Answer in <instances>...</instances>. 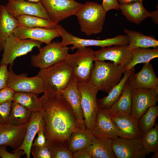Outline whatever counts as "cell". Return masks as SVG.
<instances>
[{
	"instance_id": "6da1fadb",
	"label": "cell",
	"mask_w": 158,
	"mask_h": 158,
	"mask_svg": "<svg viewBox=\"0 0 158 158\" xmlns=\"http://www.w3.org/2000/svg\"><path fill=\"white\" fill-rule=\"evenodd\" d=\"M39 98L47 146L62 145L68 148L71 134L79 129L72 108L61 94H44Z\"/></svg>"
},
{
	"instance_id": "7a4b0ae2",
	"label": "cell",
	"mask_w": 158,
	"mask_h": 158,
	"mask_svg": "<svg viewBox=\"0 0 158 158\" xmlns=\"http://www.w3.org/2000/svg\"><path fill=\"white\" fill-rule=\"evenodd\" d=\"M37 75L42 80L44 94H61L73 77L72 70L64 60L48 68L41 69Z\"/></svg>"
},
{
	"instance_id": "3957f363",
	"label": "cell",
	"mask_w": 158,
	"mask_h": 158,
	"mask_svg": "<svg viewBox=\"0 0 158 158\" xmlns=\"http://www.w3.org/2000/svg\"><path fill=\"white\" fill-rule=\"evenodd\" d=\"M90 82L99 90L108 93L119 82L125 67L113 62L94 60Z\"/></svg>"
},
{
	"instance_id": "277c9868",
	"label": "cell",
	"mask_w": 158,
	"mask_h": 158,
	"mask_svg": "<svg viewBox=\"0 0 158 158\" xmlns=\"http://www.w3.org/2000/svg\"><path fill=\"white\" fill-rule=\"evenodd\" d=\"M106 13L101 5L87 1L83 4L75 15L81 31L86 35L99 34L102 32Z\"/></svg>"
},
{
	"instance_id": "5b68a950",
	"label": "cell",
	"mask_w": 158,
	"mask_h": 158,
	"mask_svg": "<svg viewBox=\"0 0 158 158\" xmlns=\"http://www.w3.org/2000/svg\"><path fill=\"white\" fill-rule=\"evenodd\" d=\"M77 49L75 53L68 54L65 60L71 67L73 77L78 82H90L94 66V51L87 47Z\"/></svg>"
},
{
	"instance_id": "8992f818",
	"label": "cell",
	"mask_w": 158,
	"mask_h": 158,
	"mask_svg": "<svg viewBox=\"0 0 158 158\" xmlns=\"http://www.w3.org/2000/svg\"><path fill=\"white\" fill-rule=\"evenodd\" d=\"M55 28L59 31L62 38V41L60 42L61 45L62 46L73 45V46L70 48L72 50L90 46H99L103 48L112 45L128 44V38L126 35H117L113 38L103 40L86 39L73 35L58 24L56 25Z\"/></svg>"
},
{
	"instance_id": "52a82bcc",
	"label": "cell",
	"mask_w": 158,
	"mask_h": 158,
	"mask_svg": "<svg viewBox=\"0 0 158 158\" xmlns=\"http://www.w3.org/2000/svg\"><path fill=\"white\" fill-rule=\"evenodd\" d=\"M42 44L32 39H20L12 34L4 43L0 65L10 64L11 67L17 57L26 54L35 47L40 49Z\"/></svg>"
},
{
	"instance_id": "ba28073f",
	"label": "cell",
	"mask_w": 158,
	"mask_h": 158,
	"mask_svg": "<svg viewBox=\"0 0 158 158\" xmlns=\"http://www.w3.org/2000/svg\"><path fill=\"white\" fill-rule=\"evenodd\" d=\"M81 95V105L86 128L92 130L95 124L99 108L97 101L98 89L90 82H77Z\"/></svg>"
},
{
	"instance_id": "9c48e42d",
	"label": "cell",
	"mask_w": 158,
	"mask_h": 158,
	"mask_svg": "<svg viewBox=\"0 0 158 158\" xmlns=\"http://www.w3.org/2000/svg\"><path fill=\"white\" fill-rule=\"evenodd\" d=\"M69 49L67 46H62L59 42L46 44L39 49L38 54L31 55V65L40 69L49 67L65 60Z\"/></svg>"
},
{
	"instance_id": "30bf717a",
	"label": "cell",
	"mask_w": 158,
	"mask_h": 158,
	"mask_svg": "<svg viewBox=\"0 0 158 158\" xmlns=\"http://www.w3.org/2000/svg\"><path fill=\"white\" fill-rule=\"evenodd\" d=\"M49 20L56 25L68 17L75 15L83 4L75 0H42Z\"/></svg>"
},
{
	"instance_id": "8fae6325",
	"label": "cell",
	"mask_w": 158,
	"mask_h": 158,
	"mask_svg": "<svg viewBox=\"0 0 158 158\" xmlns=\"http://www.w3.org/2000/svg\"><path fill=\"white\" fill-rule=\"evenodd\" d=\"M6 87L15 92H30L40 94L43 92V82L37 75L28 77L27 74H16L11 67L8 70Z\"/></svg>"
},
{
	"instance_id": "7c38bea8",
	"label": "cell",
	"mask_w": 158,
	"mask_h": 158,
	"mask_svg": "<svg viewBox=\"0 0 158 158\" xmlns=\"http://www.w3.org/2000/svg\"><path fill=\"white\" fill-rule=\"evenodd\" d=\"M112 140L113 151L118 158H143L147 154L141 138L117 137Z\"/></svg>"
},
{
	"instance_id": "4fadbf2b",
	"label": "cell",
	"mask_w": 158,
	"mask_h": 158,
	"mask_svg": "<svg viewBox=\"0 0 158 158\" xmlns=\"http://www.w3.org/2000/svg\"><path fill=\"white\" fill-rule=\"evenodd\" d=\"M131 115L138 120L150 107L158 101V86L152 88H132Z\"/></svg>"
},
{
	"instance_id": "5bb4252c",
	"label": "cell",
	"mask_w": 158,
	"mask_h": 158,
	"mask_svg": "<svg viewBox=\"0 0 158 158\" xmlns=\"http://www.w3.org/2000/svg\"><path fill=\"white\" fill-rule=\"evenodd\" d=\"M93 56L94 60H109L116 65L125 67L130 62L133 55L128 44L102 48L94 51Z\"/></svg>"
},
{
	"instance_id": "9a60e30c",
	"label": "cell",
	"mask_w": 158,
	"mask_h": 158,
	"mask_svg": "<svg viewBox=\"0 0 158 158\" xmlns=\"http://www.w3.org/2000/svg\"><path fill=\"white\" fill-rule=\"evenodd\" d=\"M5 6L9 12L16 18L21 15H28L49 20L47 12L41 2L8 0Z\"/></svg>"
},
{
	"instance_id": "2e32d148",
	"label": "cell",
	"mask_w": 158,
	"mask_h": 158,
	"mask_svg": "<svg viewBox=\"0 0 158 158\" xmlns=\"http://www.w3.org/2000/svg\"><path fill=\"white\" fill-rule=\"evenodd\" d=\"M92 131L97 137H105L112 139L118 137L125 138L112 120L108 109H99L95 124Z\"/></svg>"
},
{
	"instance_id": "e0dca14e",
	"label": "cell",
	"mask_w": 158,
	"mask_h": 158,
	"mask_svg": "<svg viewBox=\"0 0 158 158\" xmlns=\"http://www.w3.org/2000/svg\"><path fill=\"white\" fill-rule=\"evenodd\" d=\"M28 123L19 126L0 124V145L9 146L14 150L19 148L24 140Z\"/></svg>"
},
{
	"instance_id": "ac0fdd59",
	"label": "cell",
	"mask_w": 158,
	"mask_h": 158,
	"mask_svg": "<svg viewBox=\"0 0 158 158\" xmlns=\"http://www.w3.org/2000/svg\"><path fill=\"white\" fill-rule=\"evenodd\" d=\"M13 33L20 39H32L46 44L51 43L54 38L61 36L59 32L55 28H28L20 25L15 30Z\"/></svg>"
},
{
	"instance_id": "d6986e66",
	"label": "cell",
	"mask_w": 158,
	"mask_h": 158,
	"mask_svg": "<svg viewBox=\"0 0 158 158\" xmlns=\"http://www.w3.org/2000/svg\"><path fill=\"white\" fill-rule=\"evenodd\" d=\"M77 80L72 77L61 94L72 108L77 119L79 129L85 130L86 128L81 105V95L77 87Z\"/></svg>"
},
{
	"instance_id": "ffe728a7",
	"label": "cell",
	"mask_w": 158,
	"mask_h": 158,
	"mask_svg": "<svg viewBox=\"0 0 158 158\" xmlns=\"http://www.w3.org/2000/svg\"><path fill=\"white\" fill-rule=\"evenodd\" d=\"M128 80L133 88H152L158 85V78L150 62L144 63L139 72L131 73Z\"/></svg>"
},
{
	"instance_id": "44dd1931",
	"label": "cell",
	"mask_w": 158,
	"mask_h": 158,
	"mask_svg": "<svg viewBox=\"0 0 158 158\" xmlns=\"http://www.w3.org/2000/svg\"><path fill=\"white\" fill-rule=\"evenodd\" d=\"M44 121L41 111L32 112L28 123L23 142L18 149L13 152L20 150H23L27 158H30V150L34 138L41 129H44Z\"/></svg>"
},
{
	"instance_id": "7402d4cb",
	"label": "cell",
	"mask_w": 158,
	"mask_h": 158,
	"mask_svg": "<svg viewBox=\"0 0 158 158\" xmlns=\"http://www.w3.org/2000/svg\"><path fill=\"white\" fill-rule=\"evenodd\" d=\"M112 120L125 138H142L144 134L141 131L138 120L130 114H124L111 116Z\"/></svg>"
},
{
	"instance_id": "603a6c76",
	"label": "cell",
	"mask_w": 158,
	"mask_h": 158,
	"mask_svg": "<svg viewBox=\"0 0 158 158\" xmlns=\"http://www.w3.org/2000/svg\"><path fill=\"white\" fill-rule=\"evenodd\" d=\"M92 158H116L112 149V139L94 136L86 148Z\"/></svg>"
},
{
	"instance_id": "cb8c5ba5",
	"label": "cell",
	"mask_w": 158,
	"mask_h": 158,
	"mask_svg": "<svg viewBox=\"0 0 158 158\" xmlns=\"http://www.w3.org/2000/svg\"><path fill=\"white\" fill-rule=\"evenodd\" d=\"M119 8L122 14L128 20L139 24L147 18L153 16L154 12L150 13L144 7L142 1H137L130 4H119Z\"/></svg>"
},
{
	"instance_id": "d4e9b609",
	"label": "cell",
	"mask_w": 158,
	"mask_h": 158,
	"mask_svg": "<svg viewBox=\"0 0 158 158\" xmlns=\"http://www.w3.org/2000/svg\"><path fill=\"white\" fill-rule=\"evenodd\" d=\"M16 18L11 14L5 6H0V53L4 43L19 25Z\"/></svg>"
},
{
	"instance_id": "484cf974",
	"label": "cell",
	"mask_w": 158,
	"mask_h": 158,
	"mask_svg": "<svg viewBox=\"0 0 158 158\" xmlns=\"http://www.w3.org/2000/svg\"><path fill=\"white\" fill-rule=\"evenodd\" d=\"M134 72H135L134 67L129 70H126L122 78L109 92L107 96L100 99H97L99 109H109L116 102L121 95L129 77Z\"/></svg>"
},
{
	"instance_id": "4316f807",
	"label": "cell",
	"mask_w": 158,
	"mask_h": 158,
	"mask_svg": "<svg viewBox=\"0 0 158 158\" xmlns=\"http://www.w3.org/2000/svg\"><path fill=\"white\" fill-rule=\"evenodd\" d=\"M128 36V46L131 49L138 48H149L158 47V41L153 36L144 35L141 32L124 29Z\"/></svg>"
},
{
	"instance_id": "83f0119b",
	"label": "cell",
	"mask_w": 158,
	"mask_h": 158,
	"mask_svg": "<svg viewBox=\"0 0 158 158\" xmlns=\"http://www.w3.org/2000/svg\"><path fill=\"white\" fill-rule=\"evenodd\" d=\"M132 87L127 80L121 96L108 109L111 116L120 114H131L132 106Z\"/></svg>"
},
{
	"instance_id": "f1b7e54d",
	"label": "cell",
	"mask_w": 158,
	"mask_h": 158,
	"mask_svg": "<svg viewBox=\"0 0 158 158\" xmlns=\"http://www.w3.org/2000/svg\"><path fill=\"white\" fill-rule=\"evenodd\" d=\"M92 130L86 128L80 129L73 132L68 140V149L72 152L85 148L94 137Z\"/></svg>"
},
{
	"instance_id": "f546056e",
	"label": "cell",
	"mask_w": 158,
	"mask_h": 158,
	"mask_svg": "<svg viewBox=\"0 0 158 158\" xmlns=\"http://www.w3.org/2000/svg\"><path fill=\"white\" fill-rule=\"evenodd\" d=\"M32 113L31 111L25 107L13 102L8 123L14 126L28 123Z\"/></svg>"
},
{
	"instance_id": "4dcf8cb0",
	"label": "cell",
	"mask_w": 158,
	"mask_h": 158,
	"mask_svg": "<svg viewBox=\"0 0 158 158\" xmlns=\"http://www.w3.org/2000/svg\"><path fill=\"white\" fill-rule=\"evenodd\" d=\"M132 58L129 63L125 67L126 70H129L136 64L149 62L152 59L158 57V47L153 49L138 48L132 49Z\"/></svg>"
},
{
	"instance_id": "1f68e13d",
	"label": "cell",
	"mask_w": 158,
	"mask_h": 158,
	"mask_svg": "<svg viewBox=\"0 0 158 158\" xmlns=\"http://www.w3.org/2000/svg\"><path fill=\"white\" fill-rule=\"evenodd\" d=\"M38 94L27 92H15L13 102L25 107L32 112L41 110V104Z\"/></svg>"
},
{
	"instance_id": "d6a6232c",
	"label": "cell",
	"mask_w": 158,
	"mask_h": 158,
	"mask_svg": "<svg viewBox=\"0 0 158 158\" xmlns=\"http://www.w3.org/2000/svg\"><path fill=\"white\" fill-rule=\"evenodd\" d=\"M16 18L20 25L28 28L39 27L55 29L56 25L50 20L34 16L21 15Z\"/></svg>"
},
{
	"instance_id": "836d02e7",
	"label": "cell",
	"mask_w": 158,
	"mask_h": 158,
	"mask_svg": "<svg viewBox=\"0 0 158 158\" xmlns=\"http://www.w3.org/2000/svg\"><path fill=\"white\" fill-rule=\"evenodd\" d=\"M158 116V106L155 105L149 107L138 120L140 129L143 134L155 126Z\"/></svg>"
},
{
	"instance_id": "e575fe53",
	"label": "cell",
	"mask_w": 158,
	"mask_h": 158,
	"mask_svg": "<svg viewBox=\"0 0 158 158\" xmlns=\"http://www.w3.org/2000/svg\"><path fill=\"white\" fill-rule=\"evenodd\" d=\"M141 138L142 144L147 154L158 151V126L156 124Z\"/></svg>"
},
{
	"instance_id": "d590c367",
	"label": "cell",
	"mask_w": 158,
	"mask_h": 158,
	"mask_svg": "<svg viewBox=\"0 0 158 158\" xmlns=\"http://www.w3.org/2000/svg\"><path fill=\"white\" fill-rule=\"evenodd\" d=\"M51 158H73L72 152L62 145H53L47 147Z\"/></svg>"
},
{
	"instance_id": "8d00e7d4",
	"label": "cell",
	"mask_w": 158,
	"mask_h": 158,
	"mask_svg": "<svg viewBox=\"0 0 158 158\" xmlns=\"http://www.w3.org/2000/svg\"><path fill=\"white\" fill-rule=\"evenodd\" d=\"M13 101L0 104V125L8 123Z\"/></svg>"
},
{
	"instance_id": "74e56055",
	"label": "cell",
	"mask_w": 158,
	"mask_h": 158,
	"mask_svg": "<svg viewBox=\"0 0 158 158\" xmlns=\"http://www.w3.org/2000/svg\"><path fill=\"white\" fill-rule=\"evenodd\" d=\"M30 153L34 158H51L49 150L47 146H32Z\"/></svg>"
},
{
	"instance_id": "f35d334b",
	"label": "cell",
	"mask_w": 158,
	"mask_h": 158,
	"mask_svg": "<svg viewBox=\"0 0 158 158\" xmlns=\"http://www.w3.org/2000/svg\"><path fill=\"white\" fill-rule=\"evenodd\" d=\"M7 146L5 145H0V157L2 158H20L25 154L22 150H20L10 153L6 149Z\"/></svg>"
},
{
	"instance_id": "ab89813d",
	"label": "cell",
	"mask_w": 158,
	"mask_h": 158,
	"mask_svg": "<svg viewBox=\"0 0 158 158\" xmlns=\"http://www.w3.org/2000/svg\"><path fill=\"white\" fill-rule=\"evenodd\" d=\"M15 92L11 88L5 87L0 90V104L13 101Z\"/></svg>"
},
{
	"instance_id": "60d3db41",
	"label": "cell",
	"mask_w": 158,
	"mask_h": 158,
	"mask_svg": "<svg viewBox=\"0 0 158 158\" xmlns=\"http://www.w3.org/2000/svg\"><path fill=\"white\" fill-rule=\"evenodd\" d=\"M7 66L6 64L0 65V90L6 87L8 74Z\"/></svg>"
},
{
	"instance_id": "b9f144b4",
	"label": "cell",
	"mask_w": 158,
	"mask_h": 158,
	"mask_svg": "<svg viewBox=\"0 0 158 158\" xmlns=\"http://www.w3.org/2000/svg\"><path fill=\"white\" fill-rule=\"evenodd\" d=\"M101 5L106 13L111 9L120 10L117 0H103Z\"/></svg>"
},
{
	"instance_id": "7bdbcfd3",
	"label": "cell",
	"mask_w": 158,
	"mask_h": 158,
	"mask_svg": "<svg viewBox=\"0 0 158 158\" xmlns=\"http://www.w3.org/2000/svg\"><path fill=\"white\" fill-rule=\"evenodd\" d=\"M37 133L38 136L35 140L32 146L38 147L47 146L46 138L44 135V130L40 129Z\"/></svg>"
},
{
	"instance_id": "ee69618b",
	"label": "cell",
	"mask_w": 158,
	"mask_h": 158,
	"mask_svg": "<svg viewBox=\"0 0 158 158\" xmlns=\"http://www.w3.org/2000/svg\"><path fill=\"white\" fill-rule=\"evenodd\" d=\"M73 158H92L86 148L73 152Z\"/></svg>"
},
{
	"instance_id": "f6af8a7d",
	"label": "cell",
	"mask_w": 158,
	"mask_h": 158,
	"mask_svg": "<svg viewBox=\"0 0 158 158\" xmlns=\"http://www.w3.org/2000/svg\"><path fill=\"white\" fill-rule=\"evenodd\" d=\"M144 0H117L119 4H130L137 1H143Z\"/></svg>"
},
{
	"instance_id": "bcb514c9",
	"label": "cell",
	"mask_w": 158,
	"mask_h": 158,
	"mask_svg": "<svg viewBox=\"0 0 158 158\" xmlns=\"http://www.w3.org/2000/svg\"><path fill=\"white\" fill-rule=\"evenodd\" d=\"M152 20L156 24L158 23V10L154 11V15L152 17Z\"/></svg>"
},
{
	"instance_id": "7dc6e473",
	"label": "cell",
	"mask_w": 158,
	"mask_h": 158,
	"mask_svg": "<svg viewBox=\"0 0 158 158\" xmlns=\"http://www.w3.org/2000/svg\"><path fill=\"white\" fill-rule=\"evenodd\" d=\"M154 153V154L152 156V158H158V151H157Z\"/></svg>"
},
{
	"instance_id": "c3c4849f",
	"label": "cell",
	"mask_w": 158,
	"mask_h": 158,
	"mask_svg": "<svg viewBox=\"0 0 158 158\" xmlns=\"http://www.w3.org/2000/svg\"><path fill=\"white\" fill-rule=\"evenodd\" d=\"M25 0L32 2H41L42 0Z\"/></svg>"
},
{
	"instance_id": "681fc988",
	"label": "cell",
	"mask_w": 158,
	"mask_h": 158,
	"mask_svg": "<svg viewBox=\"0 0 158 158\" xmlns=\"http://www.w3.org/2000/svg\"></svg>"
}]
</instances>
